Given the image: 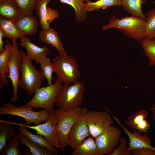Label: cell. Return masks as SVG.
<instances>
[{
	"instance_id": "obj_4",
	"label": "cell",
	"mask_w": 155,
	"mask_h": 155,
	"mask_svg": "<svg viewBox=\"0 0 155 155\" xmlns=\"http://www.w3.org/2000/svg\"><path fill=\"white\" fill-rule=\"evenodd\" d=\"M62 83L57 78L54 84L37 90L32 99L24 105L35 109L43 108L50 113L54 110L55 100L63 85Z\"/></svg>"
},
{
	"instance_id": "obj_29",
	"label": "cell",
	"mask_w": 155,
	"mask_h": 155,
	"mask_svg": "<svg viewBox=\"0 0 155 155\" xmlns=\"http://www.w3.org/2000/svg\"><path fill=\"white\" fill-rule=\"evenodd\" d=\"M140 42L145 54L148 59L149 65L155 66V38L150 39L145 37Z\"/></svg>"
},
{
	"instance_id": "obj_30",
	"label": "cell",
	"mask_w": 155,
	"mask_h": 155,
	"mask_svg": "<svg viewBox=\"0 0 155 155\" xmlns=\"http://www.w3.org/2000/svg\"><path fill=\"white\" fill-rule=\"evenodd\" d=\"M19 142L16 135L14 134L9 140V143L0 152L1 155H23L19 148Z\"/></svg>"
},
{
	"instance_id": "obj_20",
	"label": "cell",
	"mask_w": 155,
	"mask_h": 155,
	"mask_svg": "<svg viewBox=\"0 0 155 155\" xmlns=\"http://www.w3.org/2000/svg\"><path fill=\"white\" fill-rule=\"evenodd\" d=\"M4 51L0 54V89L7 85V75L9 74L8 67V60L12 53L11 44L6 40L4 46Z\"/></svg>"
},
{
	"instance_id": "obj_22",
	"label": "cell",
	"mask_w": 155,
	"mask_h": 155,
	"mask_svg": "<svg viewBox=\"0 0 155 155\" xmlns=\"http://www.w3.org/2000/svg\"><path fill=\"white\" fill-rule=\"evenodd\" d=\"M72 155H99L95 139L90 136L77 146Z\"/></svg>"
},
{
	"instance_id": "obj_14",
	"label": "cell",
	"mask_w": 155,
	"mask_h": 155,
	"mask_svg": "<svg viewBox=\"0 0 155 155\" xmlns=\"http://www.w3.org/2000/svg\"><path fill=\"white\" fill-rule=\"evenodd\" d=\"M51 0H38L36 5L35 9L42 30L50 28V23L58 16L56 10L47 6L48 3Z\"/></svg>"
},
{
	"instance_id": "obj_28",
	"label": "cell",
	"mask_w": 155,
	"mask_h": 155,
	"mask_svg": "<svg viewBox=\"0 0 155 155\" xmlns=\"http://www.w3.org/2000/svg\"><path fill=\"white\" fill-rule=\"evenodd\" d=\"M121 0H98L95 2L91 1L86 3L87 11H98L100 9H105L115 6H122Z\"/></svg>"
},
{
	"instance_id": "obj_27",
	"label": "cell",
	"mask_w": 155,
	"mask_h": 155,
	"mask_svg": "<svg viewBox=\"0 0 155 155\" xmlns=\"http://www.w3.org/2000/svg\"><path fill=\"white\" fill-rule=\"evenodd\" d=\"M13 125L10 120H0V152L15 134Z\"/></svg>"
},
{
	"instance_id": "obj_19",
	"label": "cell",
	"mask_w": 155,
	"mask_h": 155,
	"mask_svg": "<svg viewBox=\"0 0 155 155\" xmlns=\"http://www.w3.org/2000/svg\"><path fill=\"white\" fill-rule=\"evenodd\" d=\"M39 38L44 43L53 45L58 51L60 55L63 57L68 56L59 36L54 29L50 28L46 30L42 29L39 32Z\"/></svg>"
},
{
	"instance_id": "obj_35",
	"label": "cell",
	"mask_w": 155,
	"mask_h": 155,
	"mask_svg": "<svg viewBox=\"0 0 155 155\" xmlns=\"http://www.w3.org/2000/svg\"><path fill=\"white\" fill-rule=\"evenodd\" d=\"M133 155H155V150L147 148H136L131 151Z\"/></svg>"
},
{
	"instance_id": "obj_31",
	"label": "cell",
	"mask_w": 155,
	"mask_h": 155,
	"mask_svg": "<svg viewBox=\"0 0 155 155\" xmlns=\"http://www.w3.org/2000/svg\"><path fill=\"white\" fill-rule=\"evenodd\" d=\"M41 71L47 80L48 85H51L53 80V74L55 72V68L50 59L47 57L44 58L39 63Z\"/></svg>"
},
{
	"instance_id": "obj_37",
	"label": "cell",
	"mask_w": 155,
	"mask_h": 155,
	"mask_svg": "<svg viewBox=\"0 0 155 155\" xmlns=\"http://www.w3.org/2000/svg\"><path fill=\"white\" fill-rule=\"evenodd\" d=\"M151 111L153 120L155 121V105H154L151 108Z\"/></svg>"
},
{
	"instance_id": "obj_25",
	"label": "cell",
	"mask_w": 155,
	"mask_h": 155,
	"mask_svg": "<svg viewBox=\"0 0 155 155\" xmlns=\"http://www.w3.org/2000/svg\"><path fill=\"white\" fill-rule=\"evenodd\" d=\"M146 1V0H122V6L127 12L145 20L146 15L143 12L142 7Z\"/></svg>"
},
{
	"instance_id": "obj_33",
	"label": "cell",
	"mask_w": 155,
	"mask_h": 155,
	"mask_svg": "<svg viewBox=\"0 0 155 155\" xmlns=\"http://www.w3.org/2000/svg\"><path fill=\"white\" fill-rule=\"evenodd\" d=\"M38 0H13L21 15H32Z\"/></svg>"
},
{
	"instance_id": "obj_12",
	"label": "cell",
	"mask_w": 155,
	"mask_h": 155,
	"mask_svg": "<svg viewBox=\"0 0 155 155\" xmlns=\"http://www.w3.org/2000/svg\"><path fill=\"white\" fill-rule=\"evenodd\" d=\"M87 108H82L79 117L72 127L67 138V146L74 150L78 145L90 135L86 123Z\"/></svg>"
},
{
	"instance_id": "obj_34",
	"label": "cell",
	"mask_w": 155,
	"mask_h": 155,
	"mask_svg": "<svg viewBox=\"0 0 155 155\" xmlns=\"http://www.w3.org/2000/svg\"><path fill=\"white\" fill-rule=\"evenodd\" d=\"M127 147V140L124 137H121L119 145L109 155H131Z\"/></svg>"
},
{
	"instance_id": "obj_18",
	"label": "cell",
	"mask_w": 155,
	"mask_h": 155,
	"mask_svg": "<svg viewBox=\"0 0 155 155\" xmlns=\"http://www.w3.org/2000/svg\"><path fill=\"white\" fill-rule=\"evenodd\" d=\"M12 123L14 125L19 126V131L28 139L45 147L52 153L53 155L57 154L58 152L57 148L53 146L44 137L39 134H34L28 131L22 122L19 123L12 122Z\"/></svg>"
},
{
	"instance_id": "obj_11",
	"label": "cell",
	"mask_w": 155,
	"mask_h": 155,
	"mask_svg": "<svg viewBox=\"0 0 155 155\" xmlns=\"http://www.w3.org/2000/svg\"><path fill=\"white\" fill-rule=\"evenodd\" d=\"M56 120L54 115V110L50 113L48 119L44 123L33 126H29L22 123L23 125L26 128L36 130L37 133L44 137L53 146L61 152H65V148L61 145L56 131Z\"/></svg>"
},
{
	"instance_id": "obj_2",
	"label": "cell",
	"mask_w": 155,
	"mask_h": 155,
	"mask_svg": "<svg viewBox=\"0 0 155 155\" xmlns=\"http://www.w3.org/2000/svg\"><path fill=\"white\" fill-rule=\"evenodd\" d=\"M20 51L22 61L19 86L31 96L37 90L42 87V82L45 78L41 71L38 70L33 65L32 61L23 51L20 50Z\"/></svg>"
},
{
	"instance_id": "obj_38",
	"label": "cell",
	"mask_w": 155,
	"mask_h": 155,
	"mask_svg": "<svg viewBox=\"0 0 155 155\" xmlns=\"http://www.w3.org/2000/svg\"><path fill=\"white\" fill-rule=\"evenodd\" d=\"M121 0V1H122V0Z\"/></svg>"
},
{
	"instance_id": "obj_1",
	"label": "cell",
	"mask_w": 155,
	"mask_h": 155,
	"mask_svg": "<svg viewBox=\"0 0 155 155\" xmlns=\"http://www.w3.org/2000/svg\"><path fill=\"white\" fill-rule=\"evenodd\" d=\"M146 21L139 17L131 15L121 18L113 15L109 20V23L102 26V31L116 28L128 37L141 42L146 37Z\"/></svg>"
},
{
	"instance_id": "obj_7",
	"label": "cell",
	"mask_w": 155,
	"mask_h": 155,
	"mask_svg": "<svg viewBox=\"0 0 155 155\" xmlns=\"http://www.w3.org/2000/svg\"><path fill=\"white\" fill-rule=\"evenodd\" d=\"M33 108L24 105L20 107L11 103H6L0 107V115H8L24 118L26 125L31 123L35 125L43 123L48 119L50 113L43 109L38 111H32Z\"/></svg>"
},
{
	"instance_id": "obj_26",
	"label": "cell",
	"mask_w": 155,
	"mask_h": 155,
	"mask_svg": "<svg viewBox=\"0 0 155 155\" xmlns=\"http://www.w3.org/2000/svg\"><path fill=\"white\" fill-rule=\"evenodd\" d=\"M16 136L20 144L29 148L32 155H53L45 147L30 140L21 133H18Z\"/></svg>"
},
{
	"instance_id": "obj_21",
	"label": "cell",
	"mask_w": 155,
	"mask_h": 155,
	"mask_svg": "<svg viewBox=\"0 0 155 155\" xmlns=\"http://www.w3.org/2000/svg\"><path fill=\"white\" fill-rule=\"evenodd\" d=\"M21 14L13 0H0V16L14 22Z\"/></svg>"
},
{
	"instance_id": "obj_5",
	"label": "cell",
	"mask_w": 155,
	"mask_h": 155,
	"mask_svg": "<svg viewBox=\"0 0 155 155\" xmlns=\"http://www.w3.org/2000/svg\"><path fill=\"white\" fill-rule=\"evenodd\" d=\"M55 72L64 84L75 82L80 77L78 64L73 57H63L59 55L52 59Z\"/></svg>"
},
{
	"instance_id": "obj_36",
	"label": "cell",
	"mask_w": 155,
	"mask_h": 155,
	"mask_svg": "<svg viewBox=\"0 0 155 155\" xmlns=\"http://www.w3.org/2000/svg\"><path fill=\"white\" fill-rule=\"evenodd\" d=\"M4 34L2 30L0 29V53H1L4 51L3 47V42L2 38L4 37Z\"/></svg>"
},
{
	"instance_id": "obj_23",
	"label": "cell",
	"mask_w": 155,
	"mask_h": 155,
	"mask_svg": "<svg viewBox=\"0 0 155 155\" xmlns=\"http://www.w3.org/2000/svg\"><path fill=\"white\" fill-rule=\"evenodd\" d=\"M62 3L71 6L75 11V18L77 22H84L88 17L86 9V3L91 1V0H59Z\"/></svg>"
},
{
	"instance_id": "obj_10",
	"label": "cell",
	"mask_w": 155,
	"mask_h": 155,
	"mask_svg": "<svg viewBox=\"0 0 155 155\" xmlns=\"http://www.w3.org/2000/svg\"><path fill=\"white\" fill-rule=\"evenodd\" d=\"M86 119L90 136L94 139L113 122L110 115L104 111L88 110Z\"/></svg>"
},
{
	"instance_id": "obj_6",
	"label": "cell",
	"mask_w": 155,
	"mask_h": 155,
	"mask_svg": "<svg viewBox=\"0 0 155 155\" xmlns=\"http://www.w3.org/2000/svg\"><path fill=\"white\" fill-rule=\"evenodd\" d=\"M82 108L80 106L68 110L59 108L54 110L56 120V129L62 146H67V138L72 127L80 115Z\"/></svg>"
},
{
	"instance_id": "obj_13",
	"label": "cell",
	"mask_w": 155,
	"mask_h": 155,
	"mask_svg": "<svg viewBox=\"0 0 155 155\" xmlns=\"http://www.w3.org/2000/svg\"><path fill=\"white\" fill-rule=\"evenodd\" d=\"M113 117L121 126L129 140L128 150L130 152L132 150L140 148H147L155 150V147L151 145V139L147 133L142 134L139 131H133L132 132L129 131L120 122L119 119L112 114Z\"/></svg>"
},
{
	"instance_id": "obj_16",
	"label": "cell",
	"mask_w": 155,
	"mask_h": 155,
	"mask_svg": "<svg viewBox=\"0 0 155 155\" xmlns=\"http://www.w3.org/2000/svg\"><path fill=\"white\" fill-rule=\"evenodd\" d=\"M20 39V45L26 49L28 57L32 61H34L37 63L39 64L50 53V50L46 46L38 47L26 36L22 37Z\"/></svg>"
},
{
	"instance_id": "obj_3",
	"label": "cell",
	"mask_w": 155,
	"mask_h": 155,
	"mask_svg": "<svg viewBox=\"0 0 155 155\" xmlns=\"http://www.w3.org/2000/svg\"><path fill=\"white\" fill-rule=\"evenodd\" d=\"M85 85L82 82L62 85L57 97L55 104L59 109L69 110L80 107L83 101Z\"/></svg>"
},
{
	"instance_id": "obj_24",
	"label": "cell",
	"mask_w": 155,
	"mask_h": 155,
	"mask_svg": "<svg viewBox=\"0 0 155 155\" xmlns=\"http://www.w3.org/2000/svg\"><path fill=\"white\" fill-rule=\"evenodd\" d=\"M0 29L4 33V37L8 38L11 41L24 36L18 30L14 22L1 16Z\"/></svg>"
},
{
	"instance_id": "obj_8",
	"label": "cell",
	"mask_w": 155,
	"mask_h": 155,
	"mask_svg": "<svg viewBox=\"0 0 155 155\" xmlns=\"http://www.w3.org/2000/svg\"><path fill=\"white\" fill-rule=\"evenodd\" d=\"M11 41L12 53L8 61L9 74L7 75V78L11 80L13 88V94L11 100L12 102H15L18 98V88L21 78L22 57L16 40L14 39Z\"/></svg>"
},
{
	"instance_id": "obj_15",
	"label": "cell",
	"mask_w": 155,
	"mask_h": 155,
	"mask_svg": "<svg viewBox=\"0 0 155 155\" xmlns=\"http://www.w3.org/2000/svg\"><path fill=\"white\" fill-rule=\"evenodd\" d=\"M148 114L147 111L141 109L128 117L125 123L133 131H138L141 133H147L150 126V123L146 119Z\"/></svg>"
},
{
	"instance_id": "obj_17",
	"label": "cell",
	"mask_w": 155,
	"mask_h": 155,
	"mask_svg": "<svg viewBox=\"0 0 155 155\" xmlns=\"http://www.w3.org/2000/svg\"><path fill=\"white\" fill-rule=\"evenodd\" d=\"M14 23L18 30L24 36L33 35L37 31L38 20L32 15H21Z\"/></svg>"
},
{
	"instance_id": "obj_32",
	"label": "cell",
	"mask_w": 155,
	"mask_h": 155,
	"mask_svg": "<svg viewBox=\"0 0 155 155\" xmlns=\"http://www.w3.org/2000/svg\"><path fill=\"white\" fill-rule=\"evenodd\" d=\"M146 15V37L152 39L155 38V8L148 11Z\"/></svg>"
},
{
	"instance_id": "obj_9",
	"label": "cell",
	"mask_w": 155,
	"mask_h": 155,
	"mask_svg": "<svg viewBox=\"0 0 155 155\" xmlns=\"http://www.w3.org/2000/svg\"><path fill=\"white\" fill-rule=\"evenodd\" d=\"M122 133L120 129L111 125L96 138L99 155H109L118 146Z\"/></svg>"
}]
</instances>
